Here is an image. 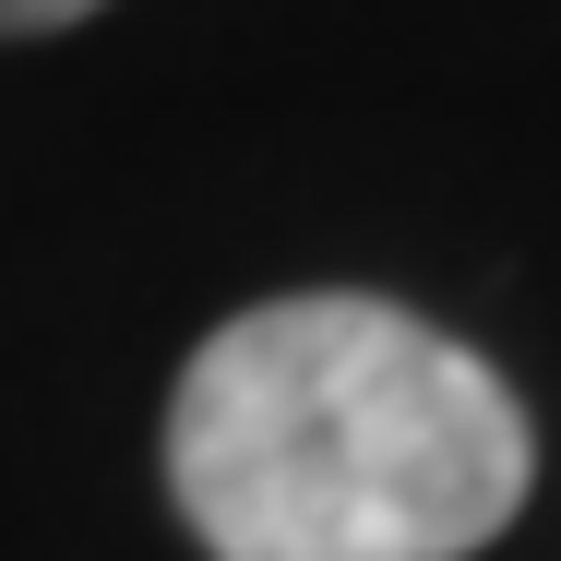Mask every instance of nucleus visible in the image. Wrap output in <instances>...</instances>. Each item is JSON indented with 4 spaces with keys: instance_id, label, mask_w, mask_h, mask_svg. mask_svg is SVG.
<instances>
[{
    "instance_id": "1",
    "label": "nucleus",
    "mask_w": 561,
    "mask_h": 561,
    "mask_svg": "<svg viewBox=\"0 0 561 561\" xmlns=\"http://www.w3.org/2000/svg\"><path fill=\"white\" fill-rule=\"evenodd\" d=\"M526 490L514 382L370 287L251 299L168 394V502L204 561H466Z\"/></svg>"
},
{
    "instance_id": "2",
    "label": "nucleus",
    "mask_w": 561,
    "mask_h": 561,
    "mask_svg": "<svg viewBox=\"0 0 561 561\" xmlns=\"http://www.w3.org/2000/svg\"><path fill=\"white\" fill-rule=\"evenodd\" d=\"M84 12H108V0H0V36H60Z\"/></svg>"
}]
</instances>
